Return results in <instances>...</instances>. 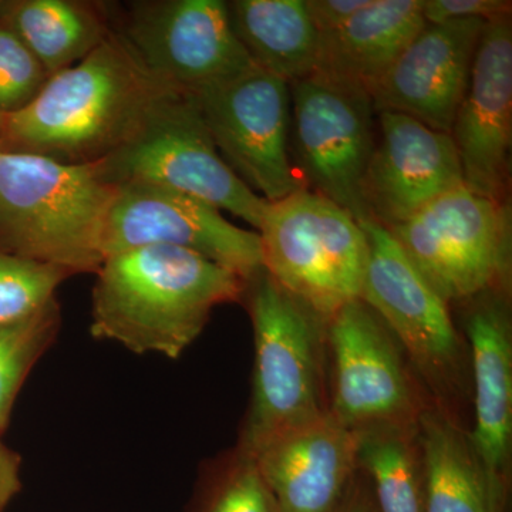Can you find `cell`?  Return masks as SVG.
<instances>
[{"label": "cell", "instance_id": "6da1fadb", "mask_svg": "<svg viewBox=\"0 0 512 512\" xmlns=\"http://www.w3.org/2000/svg\"><path fill=\"white\" fill-rule=\"evenodd\" d=\"M180 93L158 80L113 29L89 56L47 79L35 99L0 116V150L97 164Z\"/></svg>", "mask_w": 512, "mask_h": 512}, {"label": "cell", "instance_id": "7a4b0ae2", "mask_svg": "<svg viewBox=\"0 0 512 512\" xmlns=\"http://www.w3.org/2000/svg\"><path fill=\"white\" fill-rule=\"evenodd\" d=\"M96 276L94 338L173 360L197 340L215 308L241 301L247 291L235 272L167 245L109 255Z\"/></svg>", "mask_w": 512, "mask_h": 512}, {"label": "cell", "instance_id": "3957f363", "mask_svg": "<svg viewBox=\"0 0 512 512\" xmlns=\"http://www.w3.org/2000/svg\"><path fill=\"white\" fill-rule=\"evenodd\" d=\"M114 192L94 164L0 150V251L72 276L96 274Z\"/></svg>", "mask_w": 512, "mask_h": 512}, {"label": "cell", "instance_id": "277c9868", "mask_svg": "<svg viewBox=\"0 0 512 512\" xmlns=\"http://www.w3.org/2000/svg\"><path fill=\"white\" fill-rule=\"evenodd\" d=\"M255 342L254 390L238 454L254 457L279 434L329 413L325 320L262 269L247 282Z\"/></svg>", "mask_w": 512, "mask_h": 512}, {"label": "cell", "instance_id": "5b68a950", "mask_svg": "<svg viewBox=\"0 0 512 512\" xmlns=\"http://www.w3.org/2000/svg\"><path fill=\"white\" fill-rule=\"evenodd\" d=\"M256 232L266 274L325 322L362 298L366 234L335 202L302 188L268 202Z\"/></svg>", "mask_w": 512, "mask_h": 512}, {"label": "cell", "instance_id": "8992f818", "mask_svg": "<svg viewBox=\"0 0 512 512\" xmlns=\"http://www.w3.org/2000/svg\"><path fill=\"white\" fill-rule=\"evenodd\" d=\"M94 165L106 183H147L184 192L231 212L256 231L268 204L222 160L190 94L174 93L161 101L128 143Z\"/></svg>", "mask_w": 512, "mask_h": 512}, {"label": "cell", "instance_id": "52a82bcc", "mask_svg": "<svg viewBox=\"0 0 512 512\" xmlns=\"http://www.w3.org/2000/svg\"><path fill=\"white\" fill-rule=\"evenodd\" d=\"M387 229L448 303L470 301L493 289L504 291L507 286L510 202L495 204L463 185Z\"/></svg>", "mask_w": 512, "mask_h": 512}, {"label": "cell", "instance_id": "ba28073f", "mask_svg": "<svg viewBox=\"0 0 512 512\" xmlns=\"http://www.w3.org/2000/svg\"><path fill=\"white\" fill-rule=\"evenodd\" d=\"M289 93V147L303 187L369 221L363 180L376 146L372 97L319 73L289 84Z\"/></svg>", "mask_w": 512, "mask_h": 512}, {"label": "cell", "instance_id": "9c48e42d", "mask_svg": "<svg viewBox=\"0 0 512 512\" xmlns=\"http://www.w3.org/2000/svg\"><path fill=\"white\" fill-rule=\"evenodd\" d=\"M114 30L158 80L201 93L255 66L222 0H140L114 13Z\"/></svg>", "mask_w": 512, "mask_h": 512}, {"label": "cell", "instance_id": "30bf717a", "mask_svg": "<svg viewBox=\"0 0 512 512\" xmlns=\"http://www.w3.org/2000/svg\"><path fill=\"white\" fill-rule=\"evenodd\" d=\"M194 99L222 160L256 195L275 202L305 188L292 164L285 80L254 66Z\"/></svg>", "mask_w": 512, "mask_h": 512}, {"label": "cell", "instance_id": "8fae6325", "mask_svg": "<svg viewBox=\"0 0 512 512\" xmlns=\"http://www.w3.org/2000/svg\"><path fill=\"white\" fill-rule=\"evenodd\" d=\"M329 413L346 429L412 426L424 407L407 372L403 349L362 299L326 323Z\"/></svg>", "mask_w": 512, "mask_h": 512}, {"label": "cell", "instance_id": "7c38bea8", "mask_svg": "<svg viewBox=\"0 0 512 512\" xmlns=\"http://www.w3.org/2000/svg\"><path fill=\"white\" fill-rule=\"evenodd\" d=\"M150 245L187 249L247 282L264 269L258 232L231 224L214 205L161 185H116L104 222V259Z\"/></svg>", "mask_w": 512, "mask_h": 512}, {"label": "cell", "instance_id": "4fadbf2b", "mask_svg": "<svg viewBox=\"0 0 512 512\" xmlns=\"http://www.w3.org/2000/svg\"><path fill=\"white\" fill-rule=\"evenodd\" d=\"M359 224L369 245L360 299L382 319L424 379L434 389H448L460 365V339L448 302L420 274L389 229L372 220Z\"/></svg>", "mask_w": 512, "mask_h": 512}, {"label": "cell", "instance_id": "5bb4252c", "mask_svg": "<svg viewBox=\"0 0 512 512\" xmlns=\"http://www.w3.org/2000/svg\"><path fill=\"white\" fill-rule=\"evenodd\" d=\"M450 136L464 187L495 204L510 202L511 15L485 23Z\"/></svg>", "mask_w": 512, "mask_h": 512}, {"label": "cell", "instance_id": "9a60e30c", "mask_svg": "<svg viewBox=\"0 0 512 512\" xmlns=\"http://www.w3.org/2000/svg\"><path fill=\"white\" fill-rule=\"evenodd\" d=\"M376 116L380 134L363 180V200L370 220L392 228L463 187V173L450 134L404 114Z\"/></svg>", "mask_w": 512, "mask_h": 512}, {"label": "cell", "instance_id": "2e32d148", "mask_svg": "<svg viewBox=\"0 0 512 512\" xmlns=\"http://www.w3.org/2000/svg\"><path fill=\"white\" fill-rule=\"evenodd\" d=\"M485 23L467 19L424 26L373 87L376 114H404L450 134Z\"/></svg>", "mask_w": 512, "mask_h": 512}, {"label": "cell", "instance_id": "e0dca14e", "mask_svg": "<svg viewBox=\"0 0 512 512\" xmlns=\"http://www.w3.org/2000/svg\"><path fill=\"white\" fill-rule=\"evenodd\" d=\"M251 458L279 512H335L359 473L356 433L330 413L279 434Z\"/></svg>", "mask_w": 512, "mask_h": 512}, {"label": "cell", "instance_id": "ac0fdd59", "mask_svg": "<svg viewBox=\"0 0 512 512\" xmlns=\"http://www.w3.org/2000/svg\"><path fill=\"white\" fill-rule=\"evenodd\" d=\"M503 289L470 299L467 339L473 360L471 446L488 484L508 501L512 444V339Z\"/></svg>", "mask_w": 512, "mask_h": 512}, {"label": "cell", "instance_id": "d6986e66", "mask_svg": "<svg viewBox=\"0 0 512 512\" xmlns=\"http://www.w3.org/2000/svg\"><path fill=\"white\" fill-rule=\"evenodd\" d=\"M424 26L423 0H372L342 28L320 36L315 73L370 94Z\"/></svg>", "mask_w": 512, "mask_h": 512}, {"label": "cell", "instance_id": "ffe728a7", "mask_svg": "<svg viewBox=\"0 0 512 512\" xmlns=\"http://www.w3.org/2000/svg\"><path fill=\"white\" fill-rule=\"evenodd\" d=\"M114 13L116 6L90 0H9L2 3L0 22L50 77L100 46L113 32Z\"/></svg>", "mask_w": 512, "mask_h": 512}, {"label": "cell", "instance_id": "44dd1931", "mask_svg": "<svg viewBox=\"0 0 512 512\" xmlns=\"http://www.w3.org/2000/svg\"><path fill=\"white\" fill-rule=\"evenodd\" d=\"M423 470L424 512H507L488 484L470 437L439 409L416 423Z\"/></svg>", "mask_w": 512, "mask_h": 512}, {"label": "cell", "instance_id": "7402d4cb", "mask_svg": "<svg viewBox=\"0 0 512 512\" xmlns=\"http://www.w3.org/2000/svg\"><path fill=\"white\" fill-rule=\"evenodd\" d=\"M229 20L252 63L291 84L316 72L320 36L305 0H232Z\"/></svg>", "mask_w": 512, "mask_h": 512}, {"label": "cell", "instance_id": "603a6c76", "mask_svg": "<svg viewBox=\"0 0 512 512\" xmlns=\"http://www.w3.org/2000/svg\"><path fill=\"white\" fill-rule=\"evenodd\" d=\"M357 467L366 474L379 512H424L423 470L416 424L363 430Z\"/></svg>", "mask_w": 512, "mask_h": 512}, {"label": "cell", "instance_id": "cb8c5ba5", "mask_svg": "<svg viewBox=\"0 0 512 512\" xmlns=\"http://www.w3.org/2000/svg\"><path fill=\"white\" fill-rule=\"evenodd\" d=\"M60 323L56 298L30 315L0 322V431L8 426L29 373L59 335Z\"/></svg>", "mask_w": 512, "mask_h": 512}, {"label": "cell", "instance_id": "d4e9b609", "mask_svg": "<svg viewBox=\"0 0 512 512\" xmlns=\"http://www.w3.org/2000/svg\"><path fill=\"white\" fill-rule=\"evenodd\" d=\"M72 275L0 251V322L39 311Z\"/></svg>", "mask_w": 512, "mask_h": 512}, {"label": "cell", "instance_id": "484cf974", "mask_svg": "<svg viewBox=\"0 0 512 512\" xmlns=\"http://www.w3.org/2000/svg\"><path fill=\"white\" fill-rule=\"evenodd\" d=\"M49 79L42 64L0 22V116L28 106Z\"/></svg>", "mask_w": 512, "mask_h": 512}, {"label": "cell", "instance_id": "4316f807", "mask_svg": "<svg viewBox=\"0 0 512 512\" xmlns=\"http://www.w3.org/2000/svg\"><path fill=\"white\" fill-rule=\"evenodd\" d=\"M208 512H279L254 458L237 453Z\"/></svg>", "mask_w": 512, "mask_h": 512}, {"label": "cell", "instance_id": "83f0119b", "mask_svg": "<svg viewBox=\"0 0 512 512\" xmlns=\"http://www.w3.org/2000/svg\"><path fill=\"white\" fill-rule=\"evenodd\" d=\"M511 10L510 0H423V18L426 25L467 19L488 22L501 16H510Z\"/></svg>", "mask_w": 512, "mask_h": 512}, {"label": "cell", "instance_id": "f1b7e54d", "mask_svg": "<svg viewBox=\"0 0 512 512\" xmlns=\"http://www.w3.org/2000/svg\"><path fill=\"white\" fill-rule=\"evenodd\" d=\"M372 0H305L306 10L319 36L342 28Z\"/></svg>", "mask_w": 512, "mask_h": 512}, {"label": "cell", "instance_id": "f546056e", "mask_svg": "<svg viewBox=\"0 0 512 512\" xmlns=\"http://www.w3.org/2000/svg\"><path fill=\"white\" fill-rule=\"evenodd\" d=\"M19 468L18 454L0 443V512L19 490Z\"/></svg>", "mask_w": 512, "mask_h": 512}, {"label": "cell", "instance_id": "4dcf8cb0", "mask_svg": "<svg viewBox=\"0 0 512 512\" xmlns=\"http://www.w3.org/2000/svg\"><path fill=\"white\" fill-rule=\"evenodd\" d=\"M335 512H379L375 498H373L372 488L365 478L359 476V473L350 484L348 493L340 501Z\"/></svg>", "mask_w": 512, "mask_h": 512}, {"label": "cell", "instance_id": "1f68e13d", "mask_svg": "<svg viewBox=\"0 0 512 512\" xmlns=\"http://www.w3.org/2000/svg\"><path fill=\"white\" fill-rule=\"evenodd\" d=\"M2 3H3L2 0H0V8H2Z\"/></svg>", "mask_w": 512, "mask_h": 512}]
</instances>
